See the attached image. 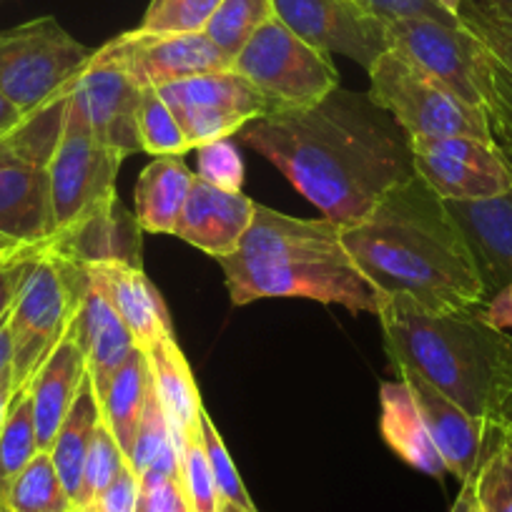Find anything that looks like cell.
Masks as SVG:
<instances>
[{
    "instance_id": "6da1fadb",
    "label": "cell",
    "mask_w": 512,
    "mask_h": 512,
    "mask_svg": "<svg viewBox=\"0 0 512 512\" xmlns=\"http://www.w3.org/2000/svg\"><path fill=\"white\" fill-rule=\"evenodd\" d=\"M236 136L342 229L415 176L410 136L400 123L369 93L342 86L317 106L274 108Z\"/></svg>"
},
{
    "instance_id": "7a4b0ae2",
    "label": "cell",
    "mask_w": 512,
    "mask_h": 512,
    "mask_svg": "<svg viewBox=\"0 0 512 512\" xmlns=\"http://www.w3.org/2000/svg\"><path fill=\"white\" fill-rule=\"evenodd\" d=\"M342 246L384 299L405 294L427 312H460L485 302L465 234L417 174L342 229Z\"/></svg>"
},
{
    "instance_id": "3957f363",
    "label": "cell",
    "mask_w": 512,
    "mask_h": 512,
    "mask_svg": "<svg viewBox=\"0 0 512 512\" xmlns=\"http://www.w3.org/2000/svg\"><path fill=\"white\" fill-rule=\"evenodd\" d=\"M384 352L395 372H412L492 427L500 392L512 379V337L475 309L427 312L405 294L379 309Z\"/></svg>"
},
{
    "instance_id": "277c9868",
    "label": "cell",
    "mask_w": 512,
    "mask_h": 512,
    "mask_svg": "<svg viewBox=\"0 0 512 512\" xmlns=\"http://www.w3.org/2000/svg\"><path fill=\"white\" fill-rule=\"evenodd\" d=\"M68 91L28 113L16 131L0 139V254L51 244L48 161L61 134Z\"/></svg>"
},
{
    "instance_id": "5b68a950",
    "label": "cell",
    "mask_w": 512,
    "mask_h": 512,
    "mask_svg": "<svg viewBox=\"0 0 512 512\" xmlns=\"http://www.w3.org/2000/svg\"><path fill=\"white\" fill-rule=\"evenodd\" d=\"M86 267L46 246L26 274L8 314L13 387L21 390L71 329L86 289Z\"/></svg>"
},
{
    "instance_id": "8992f818",
    "label": "cell",
    "mask_w": 512,
    "mask_h": 512,
    "mask_svg": "<svg viewBox=\"0 0 512 512\" xmlns=\"http://www.w3.org/2000/svg\"><path fill=\"white\" fill-rule=\"evenodd\" d=\"M226 289L236 307L256 299H312L319 304H339L349 312L379 314L387 299L364 279L347 254L327 259L294 262H241L234 256L219 259Z\"/></svg>"
},
{
    "instance_id": "52a82bcc",
    "label": "cell",
    "mask_w": 512,
    "mask_h": 512,
    "mask_svg": "<svg viewBox=\"0 0 512 512\" xmlns=\"http://www.w3.org/2000/svg\"><path fill=\"white\" fill-rule=\"evenodd\" d=\"M93 53L51 16L6 28L0 31V93L28 116L63 96Z\"/></svg>"
},
{
    "instance_id": "ba28073f",
    "label": "cell",
    "mask_w": 512,
    "mask_h": 512,
    "mask_svg": "<svg viewBox=\"0 0 512 512\" xmlns=\"http://www.w3.org/2000/svg\"><path fill=\"white\" fill-rule=\"evenodd\" d=\"M126 156L93 136L81 113L66 98L63 126L48 161L53 241L86 224L98 211L118 201L116 179ZM48 244V246H51Z\"/></svg>"
},
{
    "instance_id": "9c48e42d",
    "label": "cell",
    "mask_w": 512,
    "mask_h": 512,
    "mask_svg": "<svg viewBox=\"0 0 512 512\" xmlns=\"http://www.w3.org/2000/svg\"><path fill=\"white\" fill-rule=\"evenodd\" d=\"M369 98L390 113L410 139L472 136L492 141L487 118L417 63L390 48L369 68Z\"/></svg>"
},
{
    "instance_id": "30bf717a",
    "label": "cell",
    "mask_w": 512,
    "mask_h": 512,
    "mask_svg": "<svg viewBox=\"0 0 512 512\" xmlns=\"http://www.w3.org/2000/svg\"><path fill=\"white\" fill-rule=\"evenodd\" d=\"M274 108H309L339 88L329 53L309 46L277 16L249 38L231 63Z\"/></svg>"
},
{
    "instance_id": "8fae6325",
    "label": "cell",
    "mask_w": 512,
    "mask_h": 512,
    "mask_svg": "<svg viewBox=\"0 0 512 512\" xmlns=\"http://www.w3.org/2000/svg\"><path fill=\"white\" fill-rule=\"evenodd\" d=\"M159 93L174 111L191 149L231 139L246 123L272 111L267 98L234 68L184 78L161 86Z\"/></svg>"
},
{
    "instance_id": "7c38bea8",
    "label": "cell",
    "mask_w": 512,
    "mask_h": 512,
    "mask_svg": "<svg viewBox=\"0 0 512 512\" xmlns=\"http://www.w3.org/2000/svg\"><path fill=\"white\" fill-rule=\"evenodd\" d=\"M410 146L415 174L442 201H485L512 189V161L495 141L437 136Z\"/></svg>"
},
{
    "instance_id": "4fadbf2b",
    "label": "cell",
    "mask_w": 512,
    "mask_h": 512,
    "mask_svg": "<svg viewBox=\"0 0 512 512\" xmlns=\"http://www.w3.org/2000/svg\"><path fill=\"white\" fill-rule=\"evenodd\" d=\"M274 16L302 41L329 56H344L364 71L390 51V23L357 0H272Z\"/></svg>"
},
{
    "instance_id": "5bb4252c",
    "label": "cell",
    "mask_w": 512,
    "mask_h": 512,
    "mask_svg": "<svg viewBox=\"0 0 512 512\" xmlns=\"http://www.w3.org/2000/svg\"><path fill=\"white\" fill-rule=\"evenodd\" d=\"M96 53L123 68L141 88H161L231 68L229 58L206 33H146L136 28L111 38Z\"/></svg>"
},
{
    "instance_id": "9a60e30c",
    "label": "cell",
    "mask_w": 512,
    "mask_h": 512,
    "mask_svg": "<svg viewBox=\"0 0 512 512\" xmlns=\"http://www.w3.org/2000/svg\"><path fill=\"white\" fill-rule=\"evenodd\" d=\"M390 43L395 51L445 83L467 106L477 108L475 76L482 58V43L460 23H440L432 18H410L390 23ZM482 113V111H480Z\"/></svg>"
},
{
    "instance_id": "2e32d148",
    "label": "cell",
    "mask_w": 512,
    "mask_h": 512,
    "mask_svg": "<svg viewBox=\"0 0 512 512\" xmlns=\"http://www.w3.org/2000/svg\"><path fill=\"white\" fill-rule=\"evenodd\" d=\"M68 101L101 144L123 156L139 154V113L141 86L116 63L93 53L91 63L73 81Z\"/></svg>"
},
{
    "instance_id": "e0dca14e",
    "label": "cell",
    "mask_w": 512,
    "mask_h": 512,
    "mask_svg": "<svg viewBox=\"0 0 512 512\" xmlns=\"http://www.w3.org/2000/svg\"><path fill=\"white\" fill-rule=\"evenodd\" d=\"M460 21L485 48L475 76L477 106L487 118L492 141L512 161V23L497 18L477 0H465Z\"/></svg>"
},
{
    "instance_id": "ac0fdd59",
    "label": "cell",
    "mask_w": 512,
    "mask_h": 512,
    "mask_svg": "<svg viewBox=\"0 0 512 512\" xmlns=\"http://www.w3.org/2000/svg\"><path fill=\"white\" fill-rule=\"evenodd\" d=\"M254 206L256 201L244 191L219 189L194 174L174 236L219 262L239 251L254 219Z\"/></svg>"
},
{
    "instance_id": "d6986e66",
    "label": "cell",
    "mask_w": 512,
    "mask_h": 512,
    "mask_svg": "<svg viewBox=\"0 0 512 512\" xmlns=\"http://www.w3.org/2000/svg\"><path fill=\"white\" fill-rule=\"evenodd\" d=\"M347 254L342 246V226L322 219H297L269 206L256 204L254 219L234 259L241 262H294L327 259Z\"/></svg>"
},
{
    "instance_id": "ffe728a7",
    "label": "cell",
    "mask_w": 512,
    "mask_h": 512,
    "mask_svg": "<svg viewBox=\"0 0 512 512\" xmlns=\"http://www.w3.org/2000/svg\"><path fill=\"white\" fill-rule=\"evenodd\" d=\"M397 377L410 384L427 432H430L432 442L440 450L447 472L455 475L460 482L475 477L487 450H490L495 427H487L485 422L467 415L460 405H455L450 397L442 395L440 390H435L432 384H427L417 374L397 372Z\"/></svg>"
},
{
    "instance_id": "44dd1931",
    "label": "cell",
    "mask_w": 512,
    "mask_h": 512,
    "mask_svg": "<svg viewBox=\"0 0 512 512\" xmlns=\"http://www.w3.org/2000/svg\"><path fill=\"white\" fill-rule=\"evenodd\" d=\"M465 234L485 299L512 284V189L485 201H445Z\"/></svg>"
},
{
    "instance_id": "7402d4cb",
    "label": "cell",
    "mask_w": 512,
    "mask_h": 512,
    "mask_svg": "<svg viewBox=\"0 0 512 512\" xmlns=\"http://www.w3.org/2000/svg\"><path fill=\"white\" fill-rule=\"evenodd\" d=\"M86 277V289H83V297L78 302V312L71 329L81 344L83 354H86L93 387H96V392H101L111 374L121 367L123 359L139 344H136L134 334L128 332L126 322L116 312L101 282L88 269Z\"/></svg>"
},
{
    "instance_id": "603a6c76",
    "label": "cell",
    "mask_w": 512,
    "mask_h": 512,
    "mask_svg": "<svg viewBox=\"0 0 512 512\" xmlns=\"http://www.w3.org/2000/svg\"><path fill=\"white\" fill-rule=\"evenodd\" d=\"M88 377L86 354L78 344L73 329L56 344L46 362L36 369L31 382L26 384L31 392L33 417H36V435L41 450H51L58 427L66 420L68 410L76 402L83 379Z\"/></svg>"
},
{
    "instance_id": "cb8c5ba5",
    "label": "cell",
    "mask_w": 512,
    "mask_h": 512,
    "mask_svg": "<svg viewBox=\"0 0 512 512\" xmlns=\"http://www.w3.org/2000/svg\"><path fill=\"white\" fill-rule=\"evenodd\" d=\"M144 352L149 357L151 384H154V392L159 397L166 420H169L181 455L184 442L191 437H199L201 412H204L194 372H191L181 347L176 344L174 334H164L149 347H144Z\"/></svg>"
},
{
    "instance_id": "d4e9b609",
    "label": "cell",
    "mask_w": 512,
    "mask_h": 512,
    "mask_svg": "<svg viewBox=\"0 0 512 512\" xmlns=\"http://www.w3.org/2000/svg\"><path fill=\"white\" fill-rule=\"evenodd\" d=\"M88 272L101 282L108 299L134 334L139 347H149L164 334H174L169 309L159 289L149 282L146 272L134 264H86Z\"/></svg>"
},
{
    "instance_id": "484cf974",
    "label": "cell",
    "mask_w": 512,
    "mask_h": 512,
    "mask_svg": "<svg viewBox=\"0 0 512 512\" xmlns=\"http://www.w3.org/2000/svg\"><path fill=\"white\" fill-rule=\"evenodd\" d=\"M379 410V432L402 462L435 480H445V475H450L405 379L397 377L395 382H382Z\"/></svg>"
},
{
    "instance_id": "4316f807",
    "label": "cell",
    "mask_w": 512,
    "mask_h": 512,
    "mask_svg": "<svg viewBox=\"0 0 512 512\" xmlns=\"http://www.w3.org/2000/svg\"><path fill=\"white\" fill-rule=\"evenodd\" d=\"M51 249L83 267L113 262L141 267V226L136 224V216L128 214L121 201H116L76 231L53 241Z\"/></svg>"
},
{
    "instance_id": "83f0119b",
    "label": "cell",
    "mask_w": 512,
    "mask_h": 512,
    "mask_svg": "<svg viewBox=\"0 0 512 512\" xmlns=\"http://www.w3.org/2000/svg\"><path fill=\"white\" fill-rule=\"evenodd\" d=\"M194 171L184 156H154L134 186L136 224L146 234H171L189 199Z\"/></svg>"
},
{
    "instance_id": "f1b7e54d",
    "label": "cell",
    "mask_w": 512,
    "mask_h": 512,
    "mask_svg": "<svg viewBox=\"0 0 512 512\" xmlns=\"http://www.w3.org/2000/svg\"><path fill=\"white\" fill-rule=\"evenodd\" d=\"M151 392V369L144 347H134V352L123 359L121 367L111 374L101 392H96L101 402V417L111 427L113 437L121 445L123 455L134 442L136 427L146 410V400Z\"/></svg>"
},
{
    "instance_id": "f546056e",
    "label": "cell",
    "mask_w": 512,
    "mask_h": 512,
    "mask_svg": "<svg viewBox=\"0 0 512 512\" xmlns=\"http://www.w3.org/2000/svg\"><path fill=\"white\" fill-rule=\"evenodd\" d=\"M98 422H101V402H98L96 387L88 374L83 379L81 390H78L76 402L68 410L66 420L58 427L56 440L51 445V460L56 465L58 477H61L63 487L71 495L73 505H76L78 490H81L83 465H86L88 447H91L93 432H96Z\"/></svg>"
},
{
    "instance_id": "4dcf8cb0",
    "label": "cell",
    "mask_w": 512,
    "mask_h": 512,
    "mask_svg": "<svg viewBox=\"0 0 512 512\" xmlns=\"http://www.w3.org/2000/svg\"><path fill=\"white\" fill-rule=\"evenodd\" d=\"M126 460L128 465L139 472V477L149 475V472L181 477L179 447H176L169 420H166L164 410H161V402L154 392V384H151L146 410L144 415H141L139 427H136L134 442L128 447Z\"/></svg>"
},
{
    "instance_id": "1f68e13d",
    "label": "cell",
    "mask_w": 512,
    "mask_h": 512,
    "mask_svg": "<svg viewBox=\"0 0 512 512\" xmlns=\"http://www.w3.org/2000/svg\"><path fill=\"white\" fill-rule=\"evenodd\" d=\"M8 512H73L71 495L58 477L51 452L41 450L3 495Z\"/></svg>"
},
{
    "instance_id": "d6a6232c",
    "label": "cell",
    "mask_w": 512,
    "mask_h": 512,
    "mask_svg": "<svg viewBox=\"0 0 512 512\" xmlns=\"http://www.w3.org/2000/svg\"><path fill=\"white\" fill-rule=\"evenodd\" d=\"M41 452L36 435V417L28 387L13 392L8 415L0 427V495H6L18 472Z\"/></svg>"
},
{
    "instance_id": "836d02e7",
    "label": "cell",
    "mask_w": 512,
    "mask_h": 512,
    "mask_svg": "<svg viewBox=\"0 0 512 512\" xmlns=\"http://www.w3.org/2000/svg\"><path fill=\"white\" fill-rule=\"evenodd\" d=\"M272 16V0H221V6L216 8L211 21L206 23L204 33L234 63L241 48L249 43V38Z\"/></svg>"
},
{
    "instance_id": "e575fe53",
    "label": "cell",
    "mask_w": 512,
    "mask_h": 512,
    "mask_svg": "<svg viewBox=\"0 0 512 512\" xmlns=\"http://www.w3.org/2000/svg\"><path fill=\"white\" fill-rule=\"evenodd\" d=\"M136 123H139V139L141 151L151 156H184L191 151L189 141H186L184 131H181L179 121H176L174 111L159 88H141V103L139 113H136Z\"/></svg>"
},
{
    "instance_id": "d590c367",
    "label": "cell",
    "mask_w": 512,
    "mask_h": 512,
    "mask_svg": "<svg viewBox=\"0 0 512 512\" xmlns=\"http://www.w3.org/2000/svg\"><path fill=\"white\" fill-rule=\"evenodd\" d=\"M201 445H204L206 462H209V470L214 475L216 492H219L221 512H241V510H254V502H251L249 492H246L244 482H241L239 470H236L234 460H231L229 450H226L224 440H221V432L216 427V422L211 420V415L201 412V427H199Z\"/></svg>"
},
{
    "instance_id": "8d00e7d4",
    "label": "cell",
    "mask_w": 512,
    "mask_h": 512,
    "mask_svg": "<svg viewBox=\"0 0 512 512\" xmlns=\"http://www.w3.org/2000/svg\"><path fill=\"white\" fill-rule=\"evenodd\" d=\"M475 500L482 512H512V452L500 430L475 472Z\"/></svg>"
},
{
    "instance_id": "74e56055",
    "label": "cell",
    "mask_w": 512,
    "mask_h": 512,
    "mask_svg": "<svg viewBox=\"0 0 512 512\" xmlns=\"http://www.w3.org/2000/svg\"><path fill=\"white\" fill-rule=\"evenodd\" d=\"M126 455H123L121 445L113 437L111 427L103 422H98L96 432H93L91 447H88L86 465H83V477H81V490H78L76 507H86L111 485L113 477L121 472V467L126 465Z\"/></svg>"
},
{
    "instance_id": "f35d334b",
    "label": "cell",
    "mask_w": 512,
    "mask_h": 512,
    "mask_svg": "<svg viewBox=\"0 0 512 512\" xmlns=\"http://www.w3.org/2000/svg\"><path fill=\"white\" fill-rule=\"evenodd\" d=\"M221 0H159L149 6L141 31L146 33H204Z\"/></svg>"
},
{
    "instance_id": "ab89813d",
    "label": "cell",
    "mask_w": 512,
    "mask_h": 512,
    "mask_svg": "<svg viewBox=\"0 0 512 512\" xmlns=\"http://www.w3.org/2000/svg\"><path fill=\"white\" fill-rule=\"evenodd\" d=\"M181 487L189 512H221L219 492L206 462L201 437H191L181 447Z\"/></svg>"
},
{
    "instance_id": "60d3db41",
    "label": "cell",
    "mask_w": 512,
    "mask_h": 512,
    "mask_svg": "<svg viewBox=\"0 0 512 512\" xmlns=\"http://www.w3.org/2000/svg\"><path fill=\"white\" fill-rule=\"evenodd\" d=\"M196 176L226 191H241L244 184V159L229 139L214 141L196 149Z\"/></svg>"
},
{
    "instance_id": "b9f144b4",
    "label": "cell",
    "mask_w": 512,
    "mask_h": 512,
    "mask_svg": "<svg viewBox=\"0 0 512 512\" xmlns=\"http://www.w3.org/2000/svg\"><path fill=\"white\" fill-rule=\"evenodd\" d=\"M46 246H36V249H16L0 254V324L6 322L11 314L13 302H16L21 284L26 274L31 272L33 262H36L41 251Z\"/></svg>"
},
{
    "instance_id": "7bdbcfd3",
    "label": "cell",
    "mask_w": 512,
    "mask_h": 512,
    "mask_svg": "<svg viewBox=\"0 0 512 512\" xmlns=\"http://www.w3.org/2000/svg\"><path fill=\"white\" fill-rule=\"evenodd\" d=\"M377 18L387 23L410 21V18H432L440 23H460V16H452L437 0H357Z\"/></svg>"
},
{
    "instance_id": "ee69618b",
    "label": "cell",
    "mask_w": 512,
    "mask_h": 512,
    "mask_svg": "<svg viewBox=\"0 0 512 512\" xmlns=\"http://www.w3.org/2000/svg\"><path fill=\"white\" fill-rule=\"evenodd\" d=\"M136 512H189L181 477L149 472L141 475V497Z\"/></svg>"
},
{
    "instance_id": "f6af8a7d",
    "label": "cell",
    "mask_w": 512,
    "mask_h": 512,
    "mask_svg": "<svg viewBox=\"0 0 512 512\" xmlns=\"http://www.w3.org/2000/svg\"><path fill=\"white\" fill-rule=\"evenodd\" d=\"M141 497V477L134 467L123 465L121 472L111 480V485L91 502L101 512H136Z\"/></svg>"
},
{
    "instance_id": "bcb514c9",
    "label": "cell",
    "mask_w": 512,
    "mask_h": 512,
    "mask_svg": "<svg viewBox=\"0 0 512 512\" xmlns=\"http://www.w3.org/2000/svg\"><path fill=\"white\" fill-rule=\"evenodd\" d=\"M477 312H480V317L485 319L490 327L502 329V332L512 329V284H507L500 292L492 294L490 299H485V302L477 307Z\"/></svg>"
},
{
    "instance_id": "7dc6e473",
    "label": "cell",
    "mask_w": 512,
    "mask_h": 512,
    "mask_svg": "<svg viewBox=\"0 0 512 512\" xmlns=\"http://www.w3.org/2000/svg\"><path fill=\"white\" fill-rule=\"evenodd\" d=\"M492 427L505 432V435H512V379L505 384V390L500 392L495 415H492Z\"/></svg>"
},
{
    "instance_id": "c3c4849f",
    "label": "cell",
    "mask_w": 512,
    "mask_h": 512,
    "mask_svg": "<svg viewBox=\"0 0 512 512\" xmlns=\"http://www.w3.org/2000/svg\"><path fill=\"white\" fill-rule=\"evenodd\" d=\"M23 118L26 116H23L11 101L0 93V139L11 134V131H16V128L23 123Z\"/></svg>"
},
{
    "instance_id": "681fc988",
    "label": "cell",
    "mask_w": 512,
    "mask_h": 512,
    "mask_svg": "<svg viewBox=\"0 0 512 512\" xmlns=\"http://www.w3.org/2000/svg\"><path fill=\"white\" fill-rule=\"evenodd\" d=\"M6 374H13V337L8 319L0 324V379Z\"/></svg>"
},
{
    "instance_id": "f907efd6",
    "label": "cell",
    "mask_w": 512,
    "mask_h": 512,
    "mask_svg": "<svg viewBox=\"0 0 512 512\" xmlns=\"http://www.w3.org/2000/svg\"><path fill=\"white\" fill-rule=\"evenodd\" d=\"M477 500H475V477H470L467 482H462L460 487V495L457 500L452 502L450 512H475Z\"/></svg>"
},
{
    "instance_id": "816d5d0a",
    "label": "cell",
    "mask_w": 512,
    "mask_h": 512,
    "mask_svg": "<svg viewBox=\"0 0 512 512\" xmlns=\"http://www.w3.org/2000/svg\"><path fill=\"white\" fill-rule=\"evenodd\" d=\"M13 392H16V387H13V374H6V377L0 379V427H3V422H6L8 405H11L13 400Z\"/></svg>"
},
{
    "instance_id": "f5cc1de1",
    "label": "cell",
    "mask_w": 512,
    "mask_h": 512,
    "mask_svg": "<svg viewBox=\"0 0 512 512\" xmlns=\"http://www.w3.org/2000/svg\"><path fill=\"white\" fill-rule=\"evenodd\" d=\"M482 3H485L487 11L495 13L497 18L512 23V0H482Z\"/></svg>"
},
{
    "instance_id": "db71d44e",
    "label": "cell",
    "mask_w": 512,
    "mask_h": 512,
    "mask_svg": "<svg viewBox=\"0 0 512 512\" xmlns=\"http://www.w3.org/2000/svg\"><path fill=\"white\" fill-rule=\"evenodd\" d=\"M437 3H440L447 13H452V16H460V8L465 6V0H437Z\"/></svg>"
},
{
    "instance_id": "11a10c76",
    "label": "cell",
    "mask_w": 512,
    "mask_h": 512,
    "mask_svg": "<svg viewBox=\"0 0 512 512\" xmlns=\"http://www.w3.org/2000/svg\"><path fill=\"white\" fill-rule=\"evenodd\" d=\"M73 512H101V510H98L96 505H86V507H76Z\"/></svg>"
},
{
    "instance_id": "9f6ffc18",
    "label": "cell",
    "mask_w": 512,
    "mask_h": 512,
    "mask_svg": "<svg viewBox=\"0 0 512 512\" xmlns=\"http://www.w3.org/2000/svg\"><path fill=\"white\" fill-rule=\"evenodd\" d=\"M502 437H505L507 447H510V452H512V435H505V432H502Z\"/></svg>"
},
{
    "instance_id": "6f0895ef",
    "label": "cell",
    "mask_w": 512,
    "mask_h": 512,
    "mask_svg": "<svg viewBox=\"0 0 512 512\" xmlns=\"http://www.w3.org/2000/svg\"><path fill=\"white\" fill-rule=\"evenodd\" d=\"M0 512H8L6 510V502H3V495H0Z\"/></svg>"
},
{
    "instance_id": "680465c9",
    "label": "cell",
    "mask_w": 512,
    "mask_h": 512,
    "mask_svg": "<svg viewBox=\"0 0 512 512\" xmlns=\"http://www.w3.org/2000/svg\"><path fill=\"white\" fill-rule=\"evenodd\" d=\"M154 3H159V0H151V3H149V6H154Z\"/></svg>"
},
{
    "instance_id": "91938a15",
    "label": "cell",
    "mask_w": 512,
    "mask_h": 512,
    "mask_svg": "<svg viewBox=\"0 0 512 512\" xmlns=\"http://www.w3.org/2000/svg\"><path fill=\"white\" fill-rule=\"evenodd\" d=\"M241 512H256V507H254V510H241Z\"/></svg>"
},
{
    "instance_id": "94428289",
    "label": "cell",
    "mask_w": 512,
    "mask_h": 512,
    "mask_svg": "<svg viewBox=\"0 0 512 512\" xmlns=\"http://www.w3.org/2000/svg\"><path fill=\"white\" fill-rule=\"evenodd\" d=\"M475 512H482V510H480V507H475Z\"/></svg>"
}]
</instances>
